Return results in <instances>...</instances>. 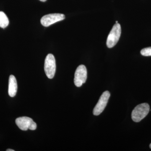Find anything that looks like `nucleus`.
<instances>
[{
    "mask_svg": "<svg viewBox=\"0 0 151 151\" xmlns=\"http://www.w3.org/2000/svg\"><path fill=\"white\" fill-rule=\"evenodd\" d=\"M40 1H41L45 2L47 0H40Z\"/></svg>",
    "mask_w": 151,
    "mask_h": 151,
    "instance_id": "f8f14e48",
    "label": "nucleus"
},
{
    "mask_svg": "<svg viewBox=\"0 0 151 151\" xmlns=\"http://www.w3.org/2000/svg\"><path fill=\"white\" fill-rule=\"evenodd\" d=\"M44 70L49 78L54 77L56 71V63L54 55L52 54L47 55L45 60Z\"/></svg>",
    "mask_w": 151,
    "mask_h": 151,
    "instance_id": "7ed1b4c3",
    "label": "nucleus"
},
{
    "mask_svg": "<svg viewBox=\"0 0 151 151\" xmlns=\"http://www.w3.org/2000/svg\"><path fill=\"white\" fill-rule=\"evenodd\" d=\"M150 149H151V143L150 144Z\"/></svg>",
    "mask_w": 151,
    "mask_h": 151,
    "instance_id": "ddd939ff",
    "label": "nucleus"
},
{
    "mask_svg": "<svg viewBox=\"0 0 151 151\" xmlns=\"http://www.w3.org/2000/svg\"><path fill=\"white\" fill-rule=\"evenodd\" d=\"M16 124L18 127L22 131L28 129L35 130L37 129V124L32 119L27 117H22L16 120Z\"/></svg>",
    "mask_w": 151,
    "mask_h": 151,
    "instance_id": "20e7f679",
    "label": "nucleus"
},
{
    "mask_svg": "<svg viewBox=\"0 0 151 151\" xmlns=\"http://www.w3.org/2000/svg\"><path fill=\"white\" fill-rule=\"evenodd\" d=\"M17 91V84L16 78L14 75H11L9 78V95L11 97L15 96Z\"/></svg>",
    "mask_w": 151,
    "mask_h": 151,
    "instance_id": "6e6552de",
    "label": "nucleus"
},
{
    "mask_svg": "<svg viewBox=\"0 0 151 151\" xmlns=\"http://www.w3.org/2000/svg\"><path fill=\"white\" fill-rule=\"evenodd\" d=\"M7 151H14L13 150H12V149H8L6 150Z\"/></svg>",
    "mask_w": 151,
    "mask_h": 151,
    "instance_id": "9b49d317",
    "label": "nucleus"
},
{
    "mask_svg": "<svg viewBox=\"0 0 151 151\" xmlns=\"http://www.w3.org/2000/svg\"><path fill=\"white\" fill-rule=\"evenodd\" d=\"M116 23H118V21H116Z\"/></svg>",
    "mask_w": 151,
    "mask_h": 151,
    "instance_id": "4468645a",
    "label": "nucleus"
},
{
    "mask_svg": "<svg viewBox=\"0 0 151 151\" xmlns=\"http://www.w3.org/2000/svg\"><path fill=\"white\" fill-rule=\"evenodd\" d=\"M122 33L120 24L116 23L113 26L107 38V46L108 48H112L116 45L119 41Z\"/></svg>",
    "mask_w": 151,
    "mask_h": 151,
    "instance_id": "f03ea898",
    "label": "nucleus"
},
{
    "mask_svg": "<svg viewBox=\"0 0 151 151\" xmlns=\"http://www.w3.org/2000/svg\"><path fill=\"white\" fill-rule=\"evenodd\" d=\"M65 19V15L63 14H49L42 17L41 19L40 22L42 25L47 27L55 23L63 20Z\"/></svg>",
    "mask_w": 151,
    "mask_h": 151,
    "instance_id": "423d86ee",
    "label": "nucleus"
},
{
    "mask_svg": "<svg viewBox=\"0 0 151 151\" xmlns=\"http://www.w3.org/2000/svg\"><path fill=\"white\" fill-rule=\"evenodd\" d=\"M87 72L85 65H79L76 70L74 75V84L77 87H80L86 82Z\"/></svg>",
    "mask_w": 151,
    "mask_h": 151,
    "instance_id": "39448f33",
    "label": "nucleus"
},
{
    "mask_svg": "<svg viewBox=\"0 0 151 151\" xmlns=\"http://www.w3.org/2000/svg\"><path fill=\"white\" fill-rule=\"evenodd\" d=\"M141 53L143 56H151V47L143 49L141 51Z\"/></svg>",
    "mask_w": 151,
    "mask_h": 151,
    "instance_id": "9d476101",
    "label": "nucleus"
},
{
    "mask_svg": "<svg viewBox=\"0 0 151 151\" xmlns=\"http://www.w3.org/2000/svg\"><path fill=\"white\" fill-rule=\"evenodd\" d=\"M110 95V92L108 91H105L101 95L93 110V113L94 116H98L103 112L107 105Z\"/></svg>",
    "mask_w": 151,
    "mask_h": 151,
    "instance_id": "0eeeda50",
    "label": "nucleus"
},
{
    "mask_svg": "<svg viewBox=\"0 0 151 151\" xmlns=\"http://www.w3.org/2000/svg\"><path fill=\"white\" fill-rule=\"evenodd\" d=\"M9 20L4 13L0 12V27L5 28L8 26Z\"/></svg>",
    "mask_w": 151,
    "mask_h": 151,
    "instance_id": "1a4fd4ad",
    "label": "nucleus"
},
{
    "mask_svg": "<svg viewBox=\"0 0 151 151\" xmlns=\"http://www.w3.org/2000/svg\"><path fill=\"white\" fill-rule=\"evenodd\" d=\"M150 110V105L148 103H142L138 105L132 111V120L135 122H140L148 115Z\"/></svg>",
    "mask_w": 151,
    "mask_h": 151,
    "instance_id": "f257e3e1",
    "label": "nucleus"
}]
</instances>
